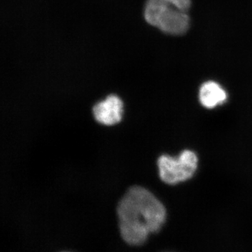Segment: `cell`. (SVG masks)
<instances>
[{"mask_svg":"<svg viewBox=\"0 0 252 252\" xmlns=\"http://www.w3.org/2000/svg\"><path fill=\"white\" fill-rule=\"evenodd\" d=\"M190 6V0H147L144 18L149 24L167 34L181 35L189 28L187 11Z\"/></svg>","mask_w":252,"mask_h":252,"instance_id":"7a4b0ae2","label":"cell"},{"mask_svg":"<svg viewBox=\"0 0 252 252\" xmlns=\"http://www.w3.org/2000/svg\"><path fill=\"white\" fill-rule=\"evenodd\" d=\"M119 228L129 245L145 243L150 233H157L166 220V210L161 202L144 187H130L117 207Z\"/></svg>","mask_w":252,"mask_h":252,"instance_id":"6da1fadb","label":"cell"},{"mask_svg":"<svg viewBox=\"0 0 252 252\" xmlns=\"http://www.w3.org/2000/svg\"><path fill=\"white\" fill-rule=\"evenodd\" d=\"M124 103L119 96L110 94L105 99L97 102L93 108L96 122L102 125H115L122 121Z\"/></svg>","mask_w":252,"mask_h":252,"instance_id":"277c9868","label":"cell"},{"mask_svg":"<svg viewBox=\"0 0 252 252\" xmlns=\"http://www.w3.org/2000/svg\"><path fill=\"white\" fill-rule=\"evenodd\" d=\"M159 176L167 185H176L191 178L198 167V157L185 150L177 158L162 155L158 160Z\"/></svg>","mask_w":252,"mask_h":252,"instance_id":"3957f363","label":"cell"},{"mask_svg":"<svg viewBox=\"0 0 252 252\" xmlns=\"http://www.w3.org/2000/svg\"><path fill=\"white\" fill-rule=\"evenodd\" d=\"M227 99V94L224 89L215 81L204 83L199 91V99L203 107L213 109L224 103Z\"/></svg>","mask_w":252,"mask_h":252,"instance_id":"5b68a950","label":"cell"}]
</instances>
